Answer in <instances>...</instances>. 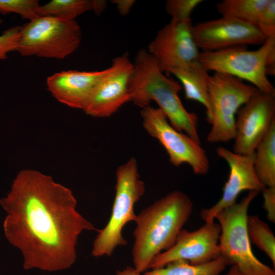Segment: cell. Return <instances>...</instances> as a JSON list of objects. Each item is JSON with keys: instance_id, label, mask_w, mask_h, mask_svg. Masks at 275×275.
Listing matches in <instances>:
<instances>
[{"instance_id": "29", "label": "cell", "mask_w": 275, "mask_h": 275, "mask_svg": "<svg viewBox=\"0 0 275 275\" xmlns=\"http://www.w3.org/2000/svg\"><path fill=\"white\" fill-rule=\"evenodd\" d=\"M106 1L102 0H92V10L96 14H100L106 6Z\"/></svg>"}, {"instance_id": "13", "label": "cell", "mask_w": 275, "mask_h": 275, "mask_svg": "<svg viewBox=\"0 0 275 275\" xmlns=\"http://www.w3.org/2000/svg\"><path fill=\"white\" fill-rule=\"evenodd\" d=\"M133 68L127 53L114 59L83 110L85 113L93 117H109L130 101L129 87Z\"/></svg>"}, {"instance_id": "31", "label": "cell", "mask_w": 275, "mask_h": 275, "mask_svg": "<svg viewBox=\"0 0 275 275\" xmlns=\"http://www.w3.org/2000/svg\"><path fill=\"white\" fill-rule=\"evenodd\" d=\"M224 275H243L235 265H232L228 272Z\"/></svg>"}, {"instance_id": "12", "label": "cell", "mask_w": 275, "mask_h": 275, "mask_svg": "<svg viewBox=\"0 0 275 275\" xmlns=\"http://www.w3.org/2000/svg\"><path fill=\"white\" fill-rule=\"evenodd\" d=\"M221 228L214 221L205 224L194 231L182 229L174 244L157 255L149 269L163 267L169 263L183 260L193 265H201L219 257V240Z\"/></svg>"}, {"instance_id": "10", "label": "cell", "mask_w": 275, "mask_h": 275, "mask_svg": "<svg viewBox=\"0 0 275 275\" xmlns=\"http://www.w3.org/2000/svg\"><path fill=\"white\" fill-rule=\"evenodd\" d=\"M191 19H171L157 33L147 51L162 72L183 68L199 60L200 52L193 36Z\"/></svg>"}, {"instance_id": "2", "label": "cell", "mask_w": 275, "mask_h": 275, "mask_svg": "<svg viewBox=\"0 0 275 275\" xmlns=\"http://www.w3.org/2000/svg\"><path fill=\"white\" fill-rule=\"evenodd\" d=\"M193 208L188 195L174 190L137 215L132 257L138 271L143 273L149 270L153 259L174 244Z\"/></svg>"}, {"instance_id": "9", "label": "cell", "mask_w": 275, "mask_h": 275, "mask_svg": "<svg viewBox=\"0 0 275 275\" xmlns=\"http://www.w3.org/2000/svg\"><path fill=\"white\" fill-rule=\"evenodd\" d=\"M141 115L144 128L163 147L173 166L187 163L197 175L208 172L209 159L200 142L173 127L159 108L147 106L142 108Z\"/></svg>"}, {"instance_id": "5", "label": "cell", "mask_w": 275, "mask_h": 275, "mask_svg": "<svg viewBox=\"0 0 275 275\" xmlns=\"http://www.w3.org/2000/svg\"><path fill=\"white\" fill-rule=\"evenodd\" d=\"M199 61L208 71L246 80L264 93H275L266 71L267 68L275 66V38H266L256 50L236 46L217 51H202Z\"/></svg>"}, {"instance_id": "6", "label": "cell", "mask_w": 275, "mask_h": 275, "mask_svg": "<svg viewBox=\"0 0 275 275\" xmlns=\"http://www.w3.org/2000/svg\"><path fill=\"white\" fill-rule=\"evenodd\" d=\"M259 194L249 191L240 201L215 216L221 228L219 240L220 255L229 265H235L243 275H275L274 269L259 261L254 254L248 229V211Z\"/></svg>"}, {"instance_id": "3", "label": "cell", "mask_w": 275, "mask_h": 275, "mask_svg": "<svg viewBox=\"0 0 275 275\" xmlns=\"http://www.w3.org/2000/svg\"><path fill=\"white\" fill-rule=\"evenodd\" d=\"M129 82L130 101L142 108L154 101L170 124L200 142L197 115L186 110L179 96L180 83L163 74L147 50L138 51Z\"/></svg>"}, {"instance_id": "21", "label": "cell", "mask_w": 275, "mask_h": 275, "mask_svg": "<svg viewBox=\"0 0 275 275\" xmlns=\"http://www.w3.org/2000/svg\"><path fill=\"white\" fill-rule=\"evenodd\" d=\"M92 10V0H52L39 5L36 13L39 16H52L68 20Z\"/></svg>"}, {"instance_id": "20", "label": "cell", "mask_w": 275, "mask_h": 275, "mask_svg": "<svg viewBox=\"0 0 275 275\" xmlns=\"http://www.w3.org/2000/svg\"><path fill=\"white\" fill-rule=\"evenodd\" d=\"M269 0H223L216 8L222 16L256 26L260 14Z\"/></svg>"}, {"instance_id": "15", "label": "cell", "mask_w": 275, "mask_h": 275, "mask_svg": "<svg viewBox=\"0 0 275 275\" xmlns=\"http://www.w3.org/2000/svg\"><path fill=\"white\" fill-rule=\"evenodd\" d=\"M217 154L229 165L230 173L219 200L200 212L205 223L214 221L216 215L221 210L236 203L239 195L244 190L262 191L265 186L258 179L254 169V153L242 155L223 147L216 149Z\"/></svg>"}, {"instance_id": "25", "label": "cell", "mask_w": 275, "mask_h": 275, "mask_svg": "<svg viewBox=\"0 0 275 275\" xmlns=\"http://www.w3.org/2000/svg\"><path fill=\"white\" fill-rule=\"evenodd\" d=\"M257 27L268 38H275V1L269 0L261 12Z\"/></svg>"}, {"instance_id": "23", "label": "cell", "mask_w": 275, "mask_h": 275, "mask_svg": "<svg viewBox=\"0 0 275 275\" xmlns=\"http://www.w3.org/2000/svg\"><path fill=\"white\" fill-rule=\"evenodd\" d=\"M39 5L37 0H0V13H16L22 19L31 20L39 16L36 13Z\"/></svg>"}, {"instance_id": "27", "label": "cell", "mask_w": 275, "mask_h": 275, "mask_svg": "<svg viewBox=\"0 0 275 275\" xmlns=\"http://www.w3.org/2000/svg\"><path fill=\"white\" fill-rule=\"evenodd\" d=\"M263 208L267 212L269 221L275 222V186L265 187L262 190Z\"/></svg>"}, {"instance_id": "8", "label": "cell", "mask_w": 275, "mask_h": 275, "mask_svg": "<svg viewBox=\"0 0 275 275\" xmlns=\"http://www.w3.org/2000/svg\"><path fill=\"white\" fill-rule=\"evenodd\" d=\"M208 86L212 120L207 140L210 143L228 142L235 136L238 110L258 90L238 78L218 72L210 75Z\"/></svg>"}, {"instance_id": "17", "label": "cell", "mask_w": 275, "mask_h": 275, "mask_svg": "<svg viewBox=\"0 0 275 275\" xmlns=\"http://www.w3.org/2000/svg\"><path fill=\"white\" fill-rule=\"evenodd\" d=\"M168 74L174 75L180 81L186 99L196 101L204 106L207 121L210 124L212 109L208 86V71L198 60L185 67L171 69Z\"/></svg>"}, {"instance_id": "30", "label": "cell", "mask_w": 275, "mask_h": 275, "mask_svg": "<svg viewBox=\"0 0 275 275\" xmlns=\"http://www.w3.org/2000/svg\"><path fill=\"white\" fill-rule=\"evenodd\" d=\"M116 275H142L134 267L127 266L122 270H118Z\"/></svg>"}, {"instance_id": "16", "label": "cell", "mask_w": 275, "mask_h": 275, "mask_svg": "<svg viewBox=\"0 0 275 275\" xmlns=\"http://www.w3.org/2000/svg\"><path fill=\"white\" fill-rule=\"evenodd\" d=\"M107 72L67 70L56 72L46 79L48 90L59 102L84 110L96 86Z\"/></svg>"}, {"instance_id": "22", "label": "cell", "mask_w": 275, "mask_h": 275, "mask_svg": "<svg viewBox=\"0 0 275 275\" xmlns=\"http://www.w3.org/2000/svg\"><path fill=\"white\" fill-rule=\"evenodd\" d=\"M247 229L250 240L266 253L275 265V237L269 226L258 215H248Z\"/></svg>"}, {"instance_id": "7", "label": "cell", "mask_w": 275, "mask_h": 275, "mask_svg": "<svg viewBox=\"0 0 275 275\" xmlns=\"http://www.w3.org/2000/svg\"><path fill=\"white\" fill-rule=\"evenodd\" d=\"M81 40L75 20L38 16L21 26L16 51L23 56L63 59L79 47Z\"/></svg>"}, {"instance_id": "28", "label": "cell", "mask_w": 275, "mask_h": 275, "mask_svg": "<svg viewBox=\"0 0 275 275\" xmlns=\"http://www.w3.org/2000/svg\"><path fill=\"white\" fill-rule=\"evenodd\" d=\"M135 1L134 0H113L112 3L116 5L121 15L125 16L129 12Z\"/></svg>"}, {"instance_id": "11", "label": "cell", "mask_w": 275, "mask_h": 275, "mask_svg": "<svg viewBox=\"0 0 275 275\" xmlns=\"http://www.w3.org/2000/svg\"><path fill=\"white\" fill-rule=\"evenodd\" d=\"M274 120L275 93L257 90L237 113L233 152L253 154Z\"/></svg>"}, {"instance_id": "1", "label": "cell", "mask_w": 275, "mask_h": 275, "mask_svg": "<svg viewBox=\"0 0 275 275\" xmlns=\"http://www.w3.org/2000/svg\"><path fill=\"white\" fill-rule=\"evenodd\" d=\"M0 204L7 212L5 237L21 251L25 269L70 267L76 259L79 235L98 230L77 211L71 189L35 170L20 171Z\"/></svg>"}, {"instance_id": "24", "label": "cell", "mask_w": 275, "mask_h": 275, "mask_svg": "<svg viewBox=\"0 0 275 275\" xmlns=\"http://www.w3.org/2000/svg\"><path fill=\"white\" fill-rule=\"evenodd\" d=\"M203 2V0H168L165 8L171 19L184 20L190 19L193 11Z\"/></svg>"}, {"instance_id": "19", "label": "cell", "mask_w": 275, "mask_h": 275, "mask_svg": "<svg viewBox=\"0 0 275 275\" xmlns=\"http://www.w3.org/2000/svg\"><path fill=\"white\" fill-rule=\"evenodd\" d=\"M228 265L226 259L221 255L201 265H193L187 261L177 260L163 267L150 269L143 275H220Z\"/></svg>"}, {"instance_id": "4", "label": "cell", "mask_w": 275, "mask_h": 275, "mask_svg": "<svg viewBox=\"0 0 275 275\" xmlns=\"http://www.w3.org/2000/svg\"><path fill=\"white\" fill-rule=\"evenodd\" d=\"M145 192L144 182L140 179L138 162L134 157L119 166L116 171L115 196L109 220L98 230L92 255L95 257L110 256L119 246L127 244L122 234L125 226L135 222V203Z\"/></svg>"}, {"instance_id": "14", "label": "cell", "mask_w": 275, "mask_h": 275, "mask_svg": "<svg viewBox=\"0 0 275 275\" xmlns=\"http://www.w3.org/2000/svg\"><path fill=\"white\" fill-rule=\"evenodd\" d=\"M192 32L196 46L202 51L262 44L266 39L256 26L225 16L193 25Z\"/></svg>"}, {"instance_id": "18", "label": "cell", "mask_w": 275, "mask_h": 275, "mask_svg": "<svg viewBox=\"0 0 275 275\" xmlns=\"http://www.w3.org/2000/svg\"><path fill=\"white\" fill-rule=\"evenodd\" d=\"M254 169L265 187L275 186V120L254 152Z\"/></svg>"}, {"instance_id": "26", "label": "cell", "mask_w": 275, "mask_h": 275, "mask_svg": "<svg viewBox=\"0 0 275 275\" xmlns=\"http://www.w3.org/2000/svg\"><path fill=\"white\" fill-rule=\"evenodd\" d=\"M3 20L0 19V24ZM21 26H13L5 30L0 35V61L7 59L8 54L16 51L20 36Z\"/></svg>"}]
</instances>
